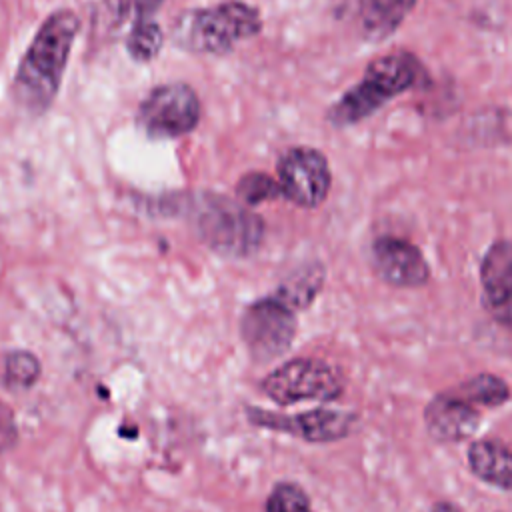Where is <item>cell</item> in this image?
Segmentation results:
<instances>
[{"label":"cell","instance_id":"cell-17","mask_svg":"<svg viewBox=\"0 0 512 512\" xmlns=\"http://www.w3.org/2000/svg\"><path fill=\"white\" fill-rule=\"evenodd\" d=\"M162 42V28L150 16H136L126 38V50L136 62H148L160 52Z\"/></svg>","mask_w":512,"mask_h":512},{"label":"cell","instance_id":"cell-11","mask_svg":"<svg viewBox=\"0 0 512 512\" xmlns=\"http://www.w3.org/2000/svg\"><path fill=\"white\" fill-rule=\"evenodd\" d=\"M422 418L426 432L436 442L458 444L478 432L482 422V408L472 404L454 386L432 396L424 406Z\"/></svg>","mask_w":512,"mask_h":512},{"label":"cell","instance_id":"cell-13","mask_svg":"<svg viewBox=\"0 0 512 512\" xmlns=\"http://www.w3.org/2000/svg\"><path fill=\"white\" fill-rule=\"evenodd\" d=\"M416 0H356L358 24L366 38L382 40L394 34Z\"/></svg>","mask_w":512,"mask_h":512},{"label":"cell","instance_id":"cell-1","mask_svg":"<svg viewBox=\"0 0 512 512\" xmlns=\"http://www.w3.org/2000/svg\"><path fill=\"white\" fill-rule=\"evenodd\" d=\"M78 30L80 20L72 10H56L40 24L12 82V96L20 110L38 116L50 108Z\"/></svg>","mask_w":512,"mask_h":512},{"label":"cell","instance_id":"cell-10","mask_svg":"<svg viewBox=\"0 0 512 512\" xmlns=\"http://www.w3.org/2000/svg\"><path fill=\"white\" fill-rule=\"evenodd\" d=\"M372 268L394 288H420L430 280V266L422 250L406 238L384 234L372 242Z\"/></svg>","mask_w":512,"mask_h":512},{"label":"cell","instance_id":"cell-3","mask_svg":"<svg viewBox=\"0 0 512 512\" xmlns=\"http://www.w3.org/2000/svg\"><path fill=\"white\" fill-rule=\"evenodd\" d=\"M188 218L200 242L224 258H248L264 240L262 218L224 194L194 196L188 202Z\"/></svg>","mask_w":512,"mask_h":512},{"label":"cell","instance_id":"cell-23","mask_svg":"<svg viewBox=\"0 0 512 512\" xmlns=\"http://www.w3.org/2000/svg\"><path fill=\"white\" fill-rule=\"evenodd\" d=\"M136 2V10H138V16H148L150 12H154L162 0H134Z\"/></svg>","mask_w":512,"mask_h":512},{"label":"cell","instance_id":"cell-4","mask_svg":"<svg viewBox=\"0 0 512 512\" xmlns=\"http://www.w3.org/2000/svg\"><path fill=\"white\" fill-rule=\"evenodd\" d=\"M260 30L258 8L242 0H224L180 14L174 26V42L198 54H224Z\"/></svg>","mask_w":512,"mask_h":512},{"label":"cell","instance_id":"cell-6","mask_svg":"<svg viewBox=\"0 0 512 512\" xmlns=\"http://www.w3.org/2000/svg\"><path fill=\"white\" fill-rule=\"evenodd\" d=\"M202 118V104L186 82L154 86L142 100L136 124L150 138H178L192 132Z\"/></svg>","mask_w":512,"mask_h":512},{"label":"cell","instance_id":"cell-2","mask_svg":"<svg viewBox=\"0 0 512 512\" xmlns=\"http://www.w3.org/2000/svg\"><path fill=\"white\" fill-rule=\"evenodd\" d=\"M426 72L416 54L396 50L368 62L360 80L350 86L326 112L336 128H346L374 116L400 94L416 88Z\"/></svg>","mask_w":512,"mask_h":512},{"label":"cell","instance_id":"cell-21","mask_svg":"<svg viewBox=\"0 0 512 512\" xmlns=\"http://www.w3.org/2000/svg\"><path fill=\"white\" fill-rule=\"evenodd\" d=\"M18 442V426L12 410L0 400V454L8 452Z\"/></svg>","mask_w":512,"mask_h":512},{"label":"cell","instance_id":"cell-24","mask_svg":"<svg viewBox=\"0 0 512 512\" xmlns=\"http://www.w3.org/2000/svg\"><path fill=\"white\" fill-rule=\"evenodd\" d=\"M430 512H462L460 508H456L452 502H436Z\"/></svg>","mask_w":512,"mask_h":512},{"label":"cell","instance_id":"cell-15","mask_svg":"<svg viewBox=\"0 0 512 512\" xmlns=\"http://www.w3.org/2000/svg\"><path fill=\"white\" fill-rule=\"evenodd\" d=\"M324 286V266L320 262L304 264L294 270L274 292L292 310L308 308Z\"/></svg>","mask_w":512,"mask_h":512},{"label":"cell","instance_id":"cell-5","mask_svg":"<svg viewBox=\"0 0 512 512\" xmlns=\"http://www.w3.org/2000/svg\"><path fill=\"white\" fill-rule=\"evenodd\" d=\"M346 378L330 362L320 358H294L276 366L264 380V394L280 404L332 402L344 394Z\"/></svg>","mask_w":512,"mask_h":512},{"label":"cell","instance_id":"cell-19","mask_svg":"<svg viewBox=\"0 0 512 512\" xmlns=\"http://www.w3.org/2000/svg\"><path fill=\"white\" fill-rule=\"evenodd\" d=\"M236 196L246 206H258L282 196L278 178H272L264 172H248L236 184Z\"/></svg>","mask_w":512,"mask_h":512},{"label":"cell","instance_id":"cell-22","mask_svg":"<svg viewBox=\"0 0 512 512\" xmlns=\"http://www.w3.org/2000/svg\"><path fill=\"white\" fill-rule=\"evenodd\" d=\"M482 304L494 322H498L506 330H512V290L490 300V302H482Z\"/></svg>","mask_w":512,"mask_h":512},{"label":"cell","instance_id":"cell-14","mask_svg":"<svg viewBox=\"0 0 512 512\" xmlns=\"http://www.w3.org/2000/svg\"><path fill=\"white\" fill-rule=\"evenodd\" d=\"M482 302H490L512 290V242L506 238L494 240L480 260Z\"/></svg>","mask_w":512,"mask_h":512},{"label":"cell","instance_id":"cell-18","mask_svg":"<svg viewBox=\"0 0 512 512\" xmlns=\"http://www.w3.org/2000/svg\"><path fill=\"white\" fill-rule=\"evenodd\" d=\"M40 360L28 350H12L4 358L6 384L16 390L32 388L40 378Z\"/></svg>","mask_w":512,"mask_h":512},{"label":"cell","instance_id":"cell-12","mask_svg":"<svg viewBox=\"0 0 512 512\" xmlns=\"http://www.w3.org/2000/svg\"><path fill=\"white\" fill-rule=\"evenodd\" d=\"M470 472L484 484L512 492V448L494 440H472L466 450Z\"/></svg>","mask_w":512,"mask_h":512},{"label":"cell","instance_id":"cell-8","mask_svg":"<svg viewBox=\"0 0 512 512\" xmlns=\"http://www.w3.org/2000/svg\"><path fill=\"white\" fill-rule=\"evenodd\" d=\"M246 418L258 428L290 434L312 444L342 440L358 426L356 412L336 408H314L296 414H282L252 406L246 410Z\"/></svg>","mask_w":512,"mask_h":512},{"label":"cell","instance_id":"cell-9","mask_svg":"<svg viewBox=\"0 0 512 512\" xmlns=\"http://www.w3.org/2000/svg\"><path fill=\"white\" fill-rule=\"evenodd\" d=\"M282 196L300 208H318L332 188L328 158L312 146L288 148L276 166Z\"/></svg>","mask_w":512,"mask_h":512},{"label":"cell","instance_id":"cell-7","mask_svg":"<svg viewBox=\"0 0 512 512\" xmlns=\"http://www.w3.org/2000/svg\"><path fill=\"white\" fill-rule=\"evenodd\" d=\"M296 326V310L274 294L254 300L240 316V336L256 362H270L286 354Z\"/></svg>","mask_w":512,"mask_h":512},{"label":"cell","instance_id":"cell-16","mask_svg":"<svg viewBox=\"0 0 512 512\" xmlns=\"http://www.w3.org/2000/svg\"><path fill=\"white\" fill-rule=\"evenodd\" d=\"M456 388L482 410L500 408L512 398V388L508 386V382L492 372L474 374L472 378L456 384Z\"/></svg>","mask_w":512,"mask_h":512},{"label":"cell","instance_id":"cell-20","mask_svg":"<svg viewBox=\"0 0 512 512\" xmlns=\"http://www.w3.org/2000/svg\"><path fill=\"white\" fill-rule=\"evenodd\" d=\"M264 510L266 512H314L306 490L296 482L274 484V488L266 498Z\"/></svg>","mask_w":512,"mask_h":512}]
</instances>
